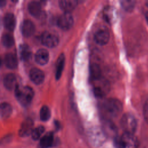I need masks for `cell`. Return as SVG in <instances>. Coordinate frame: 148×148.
<instances>
[{
	"mask_svg": "<svg viewBox=\"0 0 148 148\" xmlns=\"http://www.w3.org/2000/svg\"><path fill=\"white\" fill-rule=\"evenodd\" d=\"M103 129L104 132L109 136H114L116 134V127L108 120L103 124Z\"/></svg>",
	"mask_w": 148,
	"mask_h": 148,
	"instance_id": "cell-24",
	"label": "cell"
},
{
	"mask_svg": "<svg viewBox=\"0 0 148 148\" xmlns=\"http://www.w3.org/2000/svg\"><path fill=\"white\" fill-rule=\"evenodd\" d=\"M73 24V18L70 13H64L61 14L57 20L58 27L67 30L72 27Z\"/></svg>",
	"mask_w": 148,
	"mask_h": 148,
	"instance_id": "cell-7",
	"label": "cell"
},
{
	"mask_svg": "<svg viewBox=\"0 0 148 148\" xmlns=\"http://www.w3.org/2000/svg\"><path fill=\"white\" fill-rule=\"evenodd\" d=\"M45 131V128L43 126H39L34 129H33L31 132L32 138L34 140H38L39 139L42 134Z\"/></svg>",
	"mask_w": 148,
	"mask_h": 148,
	"instance_id": "cell-26",
	"label": "cell"
},
{
	"mask_svg": "<svg viewBox=\"0 0 148 148\" xmlns=\"http://www.w3.org/2000/svg\"><path fill=\"white\" fill-rule=\"evenodd\" d=\"M33 121L31 119H27L25 120L18 131V134L21 137H25L30 134H31V132L33 130Z\"/></svg>",
	"mask_w": 148,
	"mask_h": 148,
	"instance_id": "cell-9",
	"label": "cell"
},
{
	"mask_svg": "<svg viewBox=\"0 0 148 148\" xmlns=\"http://www.w3.org/2000/svg\"><path fill=\"white\" fill-rule=\"evenodd\" d=\"M116 148H137L138 141L134 134L124 133L114 139Z\"/></svg>",
	"mask_w": 148,
	"mask_h": 148,
	"instance_id": "cell-3",
	"label": "cell"
},
{
	"mask_svg": "<svg viewBox=\"0 0 148 148\" xmlns=\"http://www.w3.org/2000/svg\"><path fill=\"white\" fill-rule=\"evenodd\" d=\"M2 61L1 58L0 57V67H1V65H2Z\"/></svg>",
	"mask_w": 148,
	"mask_h": 148,
	"instance_id": "cell-31",
	"label": "cell"
},
{
	"mask_svg": "<svg viewBox=\"0 0 148 148\" xmlns=\"http://www.w3.org/2000/svg\"><path fill=\"white\" fill-rule=\"evenodd\" d=\"M35 31V26L33 22L29 20H25L23 21L21 25V32L25 37L32 36Z\"/></svg>",
	"mask_w": 148,
	"mask_h": 148,
	"instance_id": "cell-11",
	"label": "cell"
},
{
	"mask_svg": "<svg viewBox=\"0 0 148 148\" xmlns=\"http://www.w3.org/2000/svg\"><path fill=\"white\" fill-rule=\"evenodd\" d=\"M1 40L3 45L6 47H12L14 43L13 36L9 32L4 34L2 36Z\"/></svg>",
	"mask_w": 148,
	"mask_h": 148,
	"instance_id": "cell-23",
	"label": "cell"
},
{
	"mask_svg": "<svg viewBox=\"0 0 148 148\" xmlns=\"http://www.w3.org/2000/svg\"><path fill=\"white\" fill-rule=\"evenodd\" d=\"M3 83L5 87L9 90H14L18 86L17 80L16 76L12 73H9L5 76L3 80Z\"/></svg>",
	"mask_w": 148,
	"mask_h": 148,
	"instance_id": "cell-14",
	"label": "cell"
},
{
	"mask_svg": "<svg viewBox=\"0 0 148 148\" xmlns=\"http://www.w3.org/2000/svg\"><path fill=\"white\" fill-rule=\"evenodd\" d=\"M122 110L121 103L116 99H106L102 105V111L107 118H114L118 116Z\"/></svg>",
	"mask_w": 148,
	"mask_h": 148,
	"instance_id": "cell-1",
	"label": "cell"
},
{
	"mask_svg": "<svg viewBox=\"0 0 148 148\" xmlns=\"http://www.w3.org/2000/svg\"><path fill=\"white\" fill-rule=\"evenodd\" d=\"M95 41L99 45L106 44L109 39V32L105 27L99 28L94 34Z\"/></svg>",
	"mask_w": 148,
	"mask_h": 148,
	"instance_id": "cell-8",
	"label": "cell"
},
{
	"mask_svg": "<svg viewBox=\"0 0 148 148\" xmlns=\"http://www.w3.org/2000/svg\"><path fill=\"white\" fill-rule=\"evenodd\" d=\"M145 17H146V21H147V23H148V11L146 12V14H145Z\"/></svg>",
	"mask_w": 148,
	"mask_h": 148,
	"instance_id": "cell-30",
	"label": "cell"
},
{
	"mask_svg": "<svg viewBox=\"0 0 148 148\" xmlns=\"http://www.w3.org/2000/svg\"><path fill=\"white\" fill-rule=\"evenodd\" d=\"M65 63V57L64 54H61L56 64V77L57 79H59V78L61 76L62 72L64 69Z\"/></svg>",
	"mask_w": 148,
	"mask_h": 148,
	"instance_id": "cell-22",
	"label": "cell"
},
{
	"mask_svg": "<svg viewBox=\"0 0 148 148\" xmlns=\"http://www.w3.org/2000/svg\"><path fill=\"white\" fill-rule=\"evenodd\" d=\"M42 43L48 47H54L59 42L58 36L53 32L46 31L43 32L41 36Z\"/></svg>",
	"mask_w": 148,
	"mask_h": 148,
	"instance_id": "cell-6",
	"label": "cell"
},
{
	"mask_svg": "<svg viewBox=\"0 0 148 148\" xmlns=\"http://www.w3.org/2000/svg\"><path fill=\"white\" fill-rule=\"evenodd\" d=\"M12 113V108L10 104L6 102L0 104V117L2 119L8 118Z\"/></svg>",
	"mask_w": 148,
	"mask_h": 148,
	"instance_id": "cell-21",
	"label": "cell"
},
{
	"mask_svg": "<svg viewBox=\"0 0 148 148\" xmlns=\"http://www.w3.org/2000/svg\"><path fill=\"white\" fill-rule=\"evenodd\" d=\"M77 2L75 0H62L59 1L60 8L64 13H70L77 6Z\"/></svg>",
	"mask_w": 148,
	"mask_h": 148,
	"instance_id": "cell-16",
	"label": "cell"
},
{
	"mask_svg": "<svg viewBox=\"0 0 148 148\" xmlns=\"http://www.w3.org/2000/svg\"><path fill=\"white\" fill-rule=\"evenodd\" d=\"M4 62L6 66L10 69H14L17 66V59L16 56L10 53L6 54Z\"/></svg>",
	"mask_w": 148,
	"mask_h": 148,
	"instance_id": "cell-20",
	"label": "cell"
},
{
	"mask_svg": "<svg viewBox=\"0 0 148 148\" xmlns=\"http://www.w3.org/2000/svg\"><path fill=\"white\" fill-rule=\"evenodd\" d=\"M143 115L146 121L148 123V100L146 102L143 108Z\"/></svg>",
	"mask_w": 148,
	"mask_h": 148,
	"instance_id": "cell-28",
	"label": "cell"
},
{
	"mask_svg": "<svg viewBox=\"0 0 148 148\" xmlns=\"http://www.w3.org/2000/svg\"><path fill=\"white\" fill-rule=\"evenodd\" d=\"M5 3H6V1H0V6L5 5Z\"/></svg>",
	"mask_w": 148,
	"mask_h": 148,
	"instance_id": "cell-29",
	"label": "cell"
},
{
	"mask_svg": "<svg viewBox=\"0 0 148 148\" xmlns=\"http://www.w3.org/2000/svg\"><path fill=\"white\" fill-rule=\"evenodd\" d=\"M51 116L50 109L47 106H43L40 111V118L41 120L45 121H47Z\"/></svg>",
	"mask_w": 148,
	"mask_h": 148,
	"instance_id": "cell-25",
	"label": "cell"
},
{
	"mask_svg": "<svg viewBox=\"0 0 148 148\" xmlns=\"http://www.w3.org/2000/svg\"><path fill=\"white\" fill-rule=\"evenodd\" d=\"M30 47L26 44H22L19 47V55L23 61H28L31 57Z\"/></svg>",
	"mask_w": 148,
	"mask_h": 148,
	"instance_id": "cell-19",
	"label": "cell"
},
{
	"mask_svg": "<svg viewBox=\"0 0 148 148\" xmlns=\"http://www.w3.org/2000/svg\"><path fill=\"white\" fill-rule=\"evenodd\" d=\"M134 1H122V6L125 9L127 10H132L134 6Z\"/></svg>",
	"mask_w": 148,
	"mask_h": 148,
	"instance_id": "cell-27",
	"label": "cell"
},
{
	"mask_svg": "<svg viewBox=\"0 0 148 148\" xmlns=\"http://www.w3.org/2000/svg\"><path fill=\"white\" fill-rule=\"evenodd\" d=\"M14 92L16 98L23 106H27L31 103L34 97V91L30 87H21L18 85L14 89Z\"/></svg>",
	"mask_w": 148,
	"mask_h": 148,
	"instance_id": "cell-2",
	"label": "cell"
},
{
	"mask_svg": "<svg viewBox=\"0 0 148 148\" xmlns=\"http://www.w3.org/2000/svg\"><path fill=\"white\" fill-rule=\"evenodd\" d=\"M121 126L124 133L134 134L136 128V121L131 114H124L121 119Z\"/></svg>",
	"mask_w": 148,
	"mask_h": 148,
	"instance_id": "cell-5",
	"label": "cell"
},
{
	"mask_svg": "<svg viewBox=\"0 0 148 148\" xmlns=\"http://www.w3.org/2000/svg\"><path fill=\"white\" fill-rule=\"evenodd\" d=\"M54 143V136L51 132L46 134L40 140V146L41 148H49Z\"/></svg>",
	"mask_w": 148,
	"mask_h": 148,
	"instance_id": "cell-18",
	"label": "cell"
},
{
	"mask_svg": "<svg viewBox=\"0 0 148 148\" xmlns=\"http://www.w3.org/2000/svg\"><path fill=\"white\" fill-rule=\"evenodd\" d=\"M29 12L34 17H39L42 13V7L40 2L37 1H32L28 5Z\"/></svg>",
	"mask_w": 148,
	"mask_h": 148,
	"instance_id": "cell-17",
	"label": "cell"
},
{
	"mask_svg": "<svg viewBox=\"0 0 148 148\" xmlns=\"http://www.w3.org/2000/svg\"><path fill=\"white\" fill-rule=\"evenodd\" d=\"M93 90L95 95L103 97L109 91L110 86L108 80L101 76L92 79Z\"/></svg>",
	"mask_w": 148,
	"mask_h": 148,
	"instance_id": "cell-4",
	"label": "cell"
},
{
	"mask_svg": "<svg viewBox=\"0 0 148 148\" xmlns=\"http://www.w3.org/2000/svg\"><path fill=\"white\" fill-rule=\"evenodd\" d=\"M29 77L31 80L36 84H42L45 79V75L43 71L36 68L31 69L29 72Z\"/></svg>",
	"mask_w": 148,
	"mask_h": 148,
	"instance_id": "cell-10",
	"label": "cell"
},
{
	"mask_svg": "<svg viewBox=\"0 0 148 148\" xmlns=\"http://www.w3.org/2000/svg\"><path fill=\"white\" fill-rule=\"evenodd\" d=\"M3 23L7 29L10 31H13L16 24V20L14 15L10 13L6 14L3 18Z\"/></svg>",
	"mask_w": 148,
	"mask_h": 148,
	"instance_id": "cell-15",
	"label": "cell"
},
{
	"mask_svg": "<svg viewBox=\"0 0 148 148\" xmlns=\"http://www.w3.org/2000/svg\"><path fill=\"white\" fill-rule=\"evenodd\" d=\"M103 17L108 23H113L117 18V12L116 9L109 6L106 7L103 10Z\"/></svg>",
	"mask_w": 148,
	"mask_h": 148,
	"instance_id": "cell-13",
	"label": "cell"
},
{
	"mask_svg": "<svg viewBox=\"0 0 148 148\" xmlns=\"http://www.w3.org/2000/svg\"><path fill=\"white\" fill-rule=\"evenodd\" d=\"M35 58L37 63L42 65H45L48 62L49 60V52L45 49H40L36 51Z\"/></svg>",
	"mask_w": 148,
	"mask_h": 148,
	"instance_id": "cell-12",
	"label": "cell"
}]
</instances>
